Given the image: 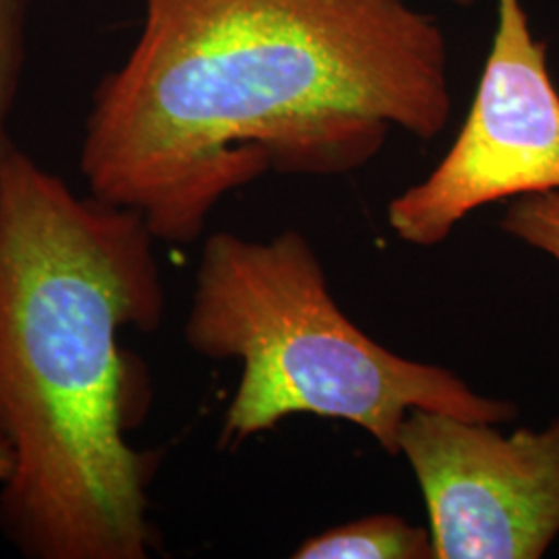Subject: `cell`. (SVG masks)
Listing matches in <instances>:
<instances>
[{
  "instance_id": "cell-1",
  "label": "cell",
  "mask_w": 559,
  "mask_h": 559,
  "mask_svg": "<svg viewBox=\"0 0 559 559\" xmlns=\"http://www.w3.org/2000/svg\"><path fill=\"white\" fill-rule=\"evenodd\" d=\"M140 40L102 80L81 175L156 240H198L263 175L332 177L392 129L433 140L452 115L440 21L413 0H143Z\"/></svg>"
},
{
  "instance_id": "cell-2",
  "label": "cell",
  "mask_w": 559,
  "mask_h": 559,
  "mask_svg": "<svg viewBox=\"0 0 559 559\" xmlns=\"http://www.w3.org/2000/svg\"><path fill=\"white\" fill-rule=\"evenodd\" d=\"M140 212L80 198L20 147L0 164V531L29 559H145L156 459L127 431L145 390L122 330L164 286Z\"/></svg>"
},
{
  "instance_id": "cell-3",
  "label": "cell",
  "mask_w": 559,
  "mask_h": 559,
  "mask_svg": "<svg viewBox=\"0 0 559 559\" xmlns=\"http://www.w3.org/2000/svg\"><path fill=\"white\" fill-rule=\"evenodd\" d=\"M185 340L205 359L240 362L222 429L230 448L309 413L355 423L396 456L415 408L491 425L519 413L510 400L480 396L452 371L404 359L360 332L297 230L265 242L233 233L205 240Z\"/></svg>"
},
{
  "instance_id": "cell-4",
  "label": "cell",
  "mask_w": 559,
  "mask_h": 559,
  "mask_svg": "<svg viewBox=\"0 0 559 559\" xmlns=\"http://www.w3.org/2000/svg\"><path fill=\"white\" fill-rule=\"evenodd\" d=\"M559 191V94L547 46L520 0H498V27L473 108L427 179L388 205L404 242L436 247L483 205Z\"/></svg>"
},
{
  "instance_id": "cell-5",
  "label": "cell",
  "mask_w": 559,
  "mask_h": 559,
  "mask_svg": "<svg viewBox=\"0 0 559 559\" xmlns=\"http://www.w3.org/2000/svg\"><path fill=\"white\" fill-rule=\"evenodd\" d=\"M399 454L419 480L436 559H539L559 535V419L503 436L415 408Z\"/></svg>"
},
{
  "instance_id": "cell-6",
  "label": "cell",
  "mask_w": 559,
  "mask_h": 559,
  "mask_svg": "<svg viewBox=\"0 0 559 559\" xmlns=\"http://www.w3.org/2000/svg\"><path fill=\"white\" fill-rule=\"evenodd\" d=\"M297 559H436L429 528L413 526L394 514L346 522L305 540Z\"/></svg>"
},
{
  "instance_id": "cell-7",
  "label": "cell",
  "mask_w": 559,
  "mask_h": 559,
  "mask_svg": "<svg viewBox=\"0 0 559 559\" xmlns=\"http://www.w3.org/2000/svg\"><path fill=\"white\" fill-rule=\"evenodd\" d=\"M29 0H0V164L17 147L9 135V119L20 92Z\"/></svg>"
},
{
  "instance_id": "cell-8",
  "label": "cell",
  "mask_w": 559,
  "mask_h": 559,
  "mask_svg": "<svg viewBox=\"0 0 559 559\" xmlns=\"http://www.w3.org/2000/svg\"><path fill=\"white\" fill-rule=\"evenodd\" d=\"M501 230L559 263V191L520 195L506 210Z\"/></svg>"
},
{
  "instance_id": "cell-9",
  "label": "cell",
  "mask_w": 559,
  "mask_h": 559,
  "mask_svg": "<svg viewBox=\"0 0 559 559\" xmlns=\"http://www.w3.org/2000/svg\"><path fill=\"white\" fill-rule=\"evenodd\" d=\"M9 473H11V454L7 445L0 441V483L9 477Z\"/></svg>"
},
{
  "instance_id": "cell-10",
  "label": "cell",
  "mask_w": 559,
  "mask_h": 559,
  "mask_svg": "<svg viewBox=\"0 0 559 559\" xmlns=\"http://www.w3.org/2000/svg\"><path fill=\"white\" fill-rule=\"evenodd\" d=\"M456 4H460V7H468V4H473L475 0H454Z\"/></svg>"
}]
</instances>
